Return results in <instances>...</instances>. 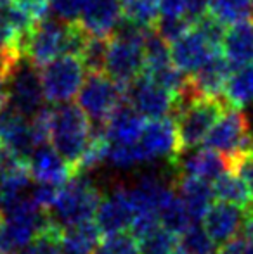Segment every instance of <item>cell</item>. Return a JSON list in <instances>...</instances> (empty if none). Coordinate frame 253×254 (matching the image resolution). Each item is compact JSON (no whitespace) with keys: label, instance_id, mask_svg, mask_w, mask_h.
Instances as JSON below:
<instances>
[{"label":"cell","instance_id":"cell-1","mask_svg":"<svg viewBox=\"0 0 253 254\" xmlns=\"http://www.w3.org/2000/svg\"><path fill=\"white\" fill-rule=\"evenodd\" d=\"M227 109V104L222 99L198 97L192 95L187 88L186 95L177 102L173 121L179 135L180 154L191 151L196 145L205 142L206 135L219 121V118Z\"/></svg>","mask_w":253,"mask_h":254},{"label":"cell","instance_id":"cell-2","mask_svg":"<svg viewBox=\"0 0 253 254\" xmlns=\"http://www.w3.org/2000/svg\"><path fill=\"white\" fill-rule=\"evenodd\" d=\"M148 33L149 30L125 23L109 37L104 73L122 87L127 88L142 74L144 40Z\"/></svg>","mask_w":253,"mask_h":254},{"label":"cell","instance_id":"cell-3","mask_svg":"<svg viewBox=\"0 0 253 254\" xmlns=\"http://www.w3.org/2000/svg\"><path fill=\"white\" fill-rule=\"evenodd\" d=\"M92 130L90 120L78 106L68 102L52 107L49 142L73 170L87 149Z\"/></svg>","mask_w":253,"mask_h":254},{"label":"cell","instance_id":"cell-4","mask_svg":"<svg viewBox=\"0 0 253 254\" xmlns=\"http://www.w3.org/2000/svg\"><path fill=\"white\" fill-rule=\"evenodd\" d=\"M102 201L99 187L87 173H75L59 189L58 199L49 214L63 228L94 220L95 211Z\"/></svg>","mask_w":253,"mask_h":254},{"label":"cell","instance_id":"cell-5","mask_svg":"<svg viewBox=\"0 0 253 254\" xmlns=\"http://www.w3.org/2000/svg\"><path fill=\"white\" fill-rule=\"evenodd\" d=\"M125 87L116 83L104 71L87 73L78 92V107L97 127H104L125 101Z\"/></svg>","mask_w":253,"mask_h":254},{"label":"cell","instance_id":"cell-6","mask_svg":"<svg viewBox=\"0 0 253 254\" xmlns=\"http://www.w3.org/2000/svg\"><path fill=\"white\" fill-rule=\"evenodd\" d=\"M205 147L222 154L227 163L253 151V138L248 121L241 111L227 107L205 138Z\"/></svg>","mask_w":253,"mask_h":254},{"label":"cell","instance_id":"cell-7","mask_svg":"<svg viewBox=\"0 0 253 254\" xmlns=\"http://www.w3.org/2000/svg\"><path fill=\"white\" fill-rule=\"evenodd\" d=\"M44 97L52 104H68L77 97L85 80V66L77 56H61L40 67Z\"/></svg>","mask_w":253,"mask_h":254},{"label":"cell","instance_id":"cell-8","mask_svg":"<svg viewBox=\"0 0 253 254\" xmlns=\"http://www.w3.org/2000/svg\"><path fill=\"white\" fill-rule=\"evenodd\" d=\"M44 101L40 71L21 57L9 71V106L23 116L31 118L44 107Z\"/></svg>","mask_w":253,"mask_h":254},{"label":"cell","instance_id":"cell-9","mask_svg":"<svg viewBox=\"0 0 253 254\" xmlns=\"http://www.w3.org/2000/svg\"><path fill=\"white\" fill-rule=\"evenodd\" d=\"M125 101L148 120L172 116L177 107V99L146 74H141L134 83L128 85Z\"/></svg>","mask_w":253,"mask_h":254},{"label":"cell","instance_id":"cell-10","mask_svg":"<svg viewBox=\"0 0 253 254\" xmlns=\"http://www.w3.org/2000/svg\"><path fill=\"white\" fill-rule=\"evenodd\" d=\"M148 163L156 159H167L172 166L180 156L179 135L172 116L148 120L142 128V133L137 140Z\"/></svg>","mask_w":253,"mask_h":254},{"label":"cell","instance_id":"cell-11","mask_svg":"<svg viewBox=\"0 0 253 254\" xmlns=\"http://www.w3.org/2000/svg\"><path fill=\"white\" fill-rule=\"evenodd\" d=\"M94 221L102 235L130 230V225L134 221V206L127 185H115L113 190H109L102 197L95 211Z\"/></svg>","mask_w":253,"mask_h":254},{"label":"cell","instance_id":"cell-12","mask_svg":"<svg viewBox=\"0 0 253 254\" xmlns=\"http://www.w3.org/2000/svg\"><path fill=\"white\" fill-rule=\"evenodd\" d=\"M0 145L26 163L37 149L31 137L30 121L10 106L0 111Z\"/></svg>","mask_w":253,"mask_h":254},{"label":"cell","instance_id":"cell-13","mask_svg":"<svg viewBox=\"0 0 253 254\" xmlns=\"http://www.w3.org/2000/svg\"><path fill=\"white\" fill-rule=\"evenodd\" d=\"M122 17L120 0H84L78 24L90 37L109 38Z\"/></svg>","mask_w":253,"mask_h":254},{"label":"cell","instance_id":"cell-14","mask_svg":"<svg viewBox=\"0 0 253 254\" xmlns=\"http://www.w3.org/2000/svg\"><path fill=\"white\" fill-rule=\"evenodd\" d=\"M31 180L37 184H49L56 187H63L75 175V170L54 151L52 145H42L35 149L28 159Z\"/></svg>","mask_w":253,"mask_h":254},{"label":"cell","instance_id":"cell-15","mask_svg":"<svg viewBox=\"0 0 253 254\" xmlns=\"http://www.w3.org/2000/svg\"><path fill=\"white\" fill-rule=\"evenodd\" d=\"M172 168L175 170V175H186L199 180L213 182L224 171L229 170V163L222 154L203 147L191 151L189 154H180Z\"/></svg>","mask_w":253,"mask_h":254},{"label":"cell","instance_id":"cell-16","mask_svg":"<svg viewBox=\"0 0 253 254\" xmlns=\"http://www.w3.org/2000/svg\"><path fill=\"white\" fill-rule=\"evenodd\" d=\"M231 73H233V67L229 66L226 57L222 54H217L205 66L199 67L194 74L189 76V88L192 95L222 99L224 88H226Z\"/></svg>","mask_w":253,"mask_h":254},{"label":"cell","instance_id":"cell-17","mask_svg":"<svg viewBox=\"0 0 253 254\" xmlns=\"http://www.w3.org/2000/svg\"><path fill=\"white\" fill-rule=\"evenodd\" d=\"M243 207L227 202H213L203 216V228L215 244H224L238 234L245 218Z\"/></svg>","mask_w":253,"mask_h":254},{"label":"cell","instance_id":"cell-18","mask_svg":"<svg viewBox=\"0 0 253 254\" xmlns=\"http://www.w3.org/2000/svg\"><path fill=\"white\" fill-rule=\"evenodd\" d=\"M173 189L177 195L180 197L184 207L189 213L191 220L198 221L203 220L206 211L213 204V190L212 184L206 180H199L194 177H186V175H173Z\"/></svg>","mask_w":253,"mask_h":254},{"label":"cell","instance_id":"cell-19","mask_svg":"<svg viewBox=\"0 0 253 254\" xmlns=\"http://www.w3.org/2000/svg\"><path fill=\"white\" fill-rule=\"evenodd\" d=\"M222 52L233 69L253 63V19L238 23L226 30L222 38Z\"/></svg>","mask_w":253,"mask_h":254},{"label":"cell","instance_id":"cell-20","mask_svg":"<svg viewBox=\"0 0 253 254\" xmlns=\"http://www.w3.org/2000/svg\"><path fill=\"white\" fill-rule=\"evenodd\" d=\"M146 118L130 106H120L108 123L104 125V133L109 144H135L142 133Z\"/></svg>","mask_w":253,"mask_h":254},{"label":"cell","instance_id":"cell-21","mask_svg":"<svg viewBox=\"0 0 253 254\" xmlns=\"http://www.w3.org/2000/svg\"><path fill=\"white\" fill-rule=\"evenodd\" d=\"M212 190L213 197L219 199L220 202L234 204V206L243 207V209L250 207L253 199V195L250 194L247 185H245V182L231 170L224 171L220 177H217L212 182Z\"/></svg>","mask_w":253,"mask_h":254},{"label":"cell","instance_id":"cell-22","mask_svg":"<svg viewBox=\"0 0 253 254\" xmlns=\"http://www.w3.org/2000/svg\"><path fill=\"white\" fill-rule=\"evenodd\" d=\"M99 241H101V232H99L95 221H84V223L63 228L61 249L63 253L92 254Z\"/></svg>","mask_w":253,"mask_h":254},{"label":"cell","instance_id":"cell-23","mask_svg":"<svg viewBox=\"0 0 253 254\" xmlns=\"http://www.w3.org/2000/svg\"><path fill=\"white\" fill-rule=\"evenodd\" d=\"M226 104L234 109L253 104V63L233 71L224 88Z\"/></svg>","mask_w":253,"mask_h":254},{"label":"cell","instance_id":"cell-24","mask_svg":"<svg viewBox=\"0 0 253 254\" xmlns=\"http://www.w3.org/2000/svg\"><path fill=\"white\" fill-rule=\"evenodd\" d=\"M206 14L219 21L222 26H234L238 23L253 19L252 0H208Z\"/></svg>","mask_w":253,"mask_h":254},{"label":"cell","instance_id":"cell-25","mask_svg":"<svg viewBox=\"0 0 253 254\" xmlns=\"http://www.w3.org/2000/svg\"><path fill=\"white\" fill-rule=\"evenodd\" d=\"M120 3L123 21L142 30H155L162 17L160 0H120Z\"/></svg>","mask_w":253,"mask_h":254},{"label":"cell","instance_id":"cell-26","mask_svg":"<svg viewBox=\"0 0 253 254\" xmlns=\"http://www.w3.org/2000/svg\"><path fill=\"white\" fill-rule=\"evenodd\" d=\"M158 218H160V225H162L163 228H167V230L172 232V234L179 235V237L194 223V221L191 220L187 209L184 207L180 197L177 195V192L162 206V209L158 211Z\"/></svg>","mask_w":253,"mask_h":254},{"label":"cell","instance_id":"cell-27","mask_svg":"<svg viewBox=\"0 0 253 254\" xmlns=\"http://www.w3.org/2000/svg\"><path fill=\"white\" fill-rule=\"evenodd\" d=\"M141 254H172L179 244V235L172 234L162 225L137 239Z\"/></svg>","mask_w":253,"mask_h":254},{"label":"cell","instance_id":"cell-28","mask_svg":"<svg viewBox=\"0 0 253 254\" xmlns=\"http://www.w3.org/2000/svg\"><path fill=\"white\" fill-rule=\"evenodd\" d=\"M108 40L109 38H97V37H88L85 42L84 49L80 52L78 59L85 66L87 73H99L104 71L106 64V52H108Z\"/></svg>","mask_w":253,"mask_h":254},{"label":"cell","instance_id":"cell-29","mask_svg":"<svg viewBox=\"0 0 253 254\" xmlns=\"http://www.w3.org/2000/svg\"><path fill=\"white\" fill-rule=\"evenodd\" d=\"M92 254H141L139 253L137 239L130 232H120V234L104 235Z\"/></svg>","mask_w":253,"mask_h":254},{"label":"cell","instance_id":"cell-30","mask_svg":"<svg viewBox=\"0 0 253 254\" xmlns=\"http://www.w3.org/2000/svg\"><path fill=\"white\" fill-rule=\"evenodd\" d=\"M179 242L189 254H215L217 244L210 239L203 225L192 223L179 237Z\"/></svg>","mask_w":253,"mask_h":254},{"label":"cell","instance_id":"cell-31","mask_svg":"<svg viewBox=\"0 0 253 254\" xmlns=\"http://www.w3.org/2000/svg\"><path fill=\"white\" fill-rule=\"evenodd\" d=\"M84 0H51V12L63 23H78Z\"/></svg>","mask_w":253,"mask_h":254},{"label":"cell","instance_id":"cell-32","mask_svg":"<svg viewBox=\"0 0 253 254\" xmlns=\"http://www.w3.org/2000/svg\"><path fill=\"white\" fill-rule=\"evenodd\" d=\"M59 189L56 185H49V184H37L35 187L30 189V197L31 201L37 204L40 209L44 211H51L52 206L56 204V199H58Z\"/></svg>","mask_w":253,"mask_h":254},{"label":"cell","instance_id":"cell-33","mask_svg":"<svg viewBox=\"0 0 253 254\" xmlns=\"http://www.w3.org/2000/svg\"><path fill=\"white\" fill-rule=\"evenodd\" d=\"M229 170L233 171V173H236L238 177L245 182V185H247L250 194L253 195V151L243 154V156H240L238 159H234L233 163H231Z\"/></svg>","mask_w":253,"mask_h":254},{"label":"cell","instance_id":"cell-34","mask_svg":"<svg viewBox=\"0 0 253 254\" xmlns=\"http://www.w3.org/2000/svg\"><path fill=\"white\" fill-rule=\"evenodd\" d=\"M10 2L26 14H30L35 21L47 17V12L51 10V0H10Z\"/></svg>","mask_w":253,"mask_h":254},{"label":"cell","instance_id":"cell-35","mask_svg":"<svg viewBox=\"0 0 253 254\" xmlns=\"http://www.w3.org/2000/svg\"><path fill=\"white\" fill-rule=\"evenodd\" d=\"M215 254H253V246L245 237H233L220 244Z\"/></svg>","mask_w":253,"mask_h":254},{"label":"cell","instance_id":"cell-36","mask_svg":"<svg viewBox=\"0 0 253 254\" xmlns=\"http://www.w3.org/2000/svg\"><path fill=\"white\" fill-rule=\"evenodd\" d=\"M9 106V69L0 66V111Z\"/></svg>","mask_w":253,"mask_h":254},{"label":"cell","instance_id":"cell-37","mask_svg":"<svg viewBox=\"0 0 253 254\" xmlns=\"http://www.w3.org/2000/svg\"><path fill=\"white\" fill-rule=\"evenodd\" d=\"M241 232H243L245 239H247V241L253 246V207H248V209L245 211Z\"/></svg>","mask_w":253,"mask_h":254},{"label":"cell","instance_id":"cell-38","mask_svg":"<svg viewBox=\"0 0 253 254\" xmlns=\"http://www.w3.org/2000/svg\"><path fill=\"white\" fill-rule=\"evenodd\" d=\"M247 113H245V116H247V121H248V128H250V133H252V138H253V104L252 106L247 107Z\"/></svg>","mask_w":253,"mask_h":254},{"label":"cell","instance_id":"cell-39","mask_svg":"<svg viewBox=\"0 0 253 254\" xmlns=\"http://www.w3.org/2000/svg\"><path fill=\"white\" fill-rule=\"evenodd\" d=\"M172 254H189V253H187L186 249H184L182 246H180V242H179V244H177V248L172 251Z\"/></svg>","mask_w":253,"mask_h":254},{"label":"cell","instance_id":"cell-40","mask_svg":"<svg viewBox=\"0 0 253 254\" xmlns=\"http://www.w3.org/2000/svg\"><path fill=\"white\" fill-rule=\"evenodd\" d=\"M9 0H0V5H3V3H7Z\"/></svg>","mask_w":253,"mask_h":254},{"label":"cell","instance_id":"cell-41","mask_svg":"<svg viewBox=\"0 0 253 254\" xmlns=\"http://www.w3.org/2000/svg\"><path fill=\"white\" fill-rule=\"evenodd\" d=\"M63 254H84V253H63Z\"/></svg>","mask_w":253,"mask_h":254},{"label":"cell","instance_id":"cell-42","mask_svg":"<svg viewBox=\"0 0 253 254\" xmlns=\"http://www.w3.org/2000/svg\"><path fill=\"white\" fill-rule=\"evenodd\" d=\"M252 2H253V0H252Z\"/></svg>","mask_w":253,"mask_h":254}]
</instances>
